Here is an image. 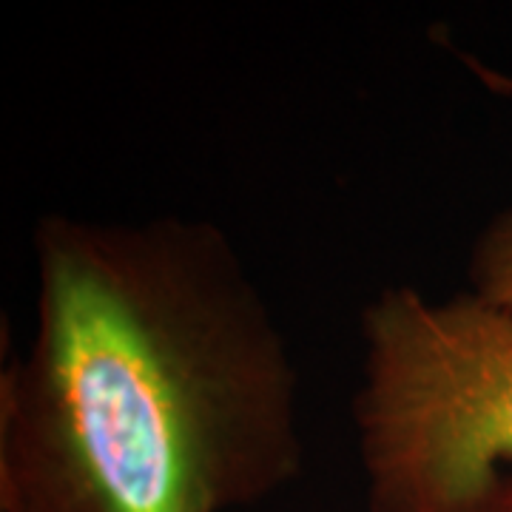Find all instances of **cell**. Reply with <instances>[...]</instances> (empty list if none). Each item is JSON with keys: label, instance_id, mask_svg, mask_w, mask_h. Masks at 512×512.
Returning a JSON list of instances; mask_svg holds the SVG:
<instances>
[{"label": "cell", "instance_id": "obj_3", "mask_svg": "<svg viewBox=\"0 0 512 512\" xmlns=\"http://www.w3.org/2000/svg\"><path fill=\"white\" fill-rule=\"evenodd\" d=\"M467 291L512 308V205L495 214L467 256Z\"/></svg>", "mask_w": 512, "mask_h": 512}, {"label": "cell", "instance_id": "obj_1", "mask_svg": "<svg viewBox=\"0 0 512 512\" xmlns=\"http://www.w3.org/2000/svg\"><path fill=\"white\" fill-rule=\"evenodd\" d=\"M32 254L0 512H237L296 481V356L217 222L46 214Z\"/></svg>", "mask_w": 512, "mask_h": 512}, {"label": "cell", "instance_id": "obj_4", "mask_svg": "<svg viewBox=\"0 0 512 512\" xmlns=\"http://www.w3.org/2000/svg\"><path fill=\"white\" fill-rule=\"evenodd\" d=\"M481 512H512V476L498 487V493L484 504Z\"/></svg>", "mask_w": 512, "mask_h": 512}, {"label": "cell", "instance_id": "obj_2", "mask_svg": "<svg viewBox=\"0 0 512 512\" xmlns=\"http://www.w3.org/2000/svg\"><path fill=\"white\" fill-rule=\"evenodd\" d=\"M350 402L367 512H481L512 476V308L387 285Z\"/></svg>", "mask_w": 512, "mask_h": 512}]
</instances>
